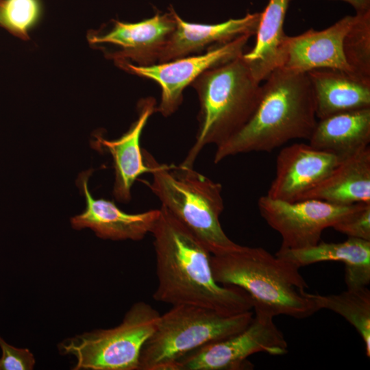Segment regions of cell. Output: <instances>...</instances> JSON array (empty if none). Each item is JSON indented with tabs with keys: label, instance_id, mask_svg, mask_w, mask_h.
Here are the masks:
<instances>
[{
	"label": "cell",
	"instance_id": "obj_1",
	"mask_svg": "<svg viewBox=\"0 0 370 370\" xmlns=\"http://www.w3.org/2000/svg\"><path fill=\"white\" fill-rule=\"evenodd\" d=\"M151 234L156 254L159 302L193 305L234 314L253 308L250 296L242 288L217 283L211 267L212 254L184 225L161 206Z\"/></svg>",
	"mask_w": 370,
	"mask_h": 370
},
{
	"label": "cell",
	"instance_id": "obj_2",
	"mask_svg": "<svg viewBox=\"0 0 370 370\" xmlns=\"http://www.w3.org/2000/svg\"><path fill=\"white\" fill-rule=\"evenodd\" d=\"M317 119L306 73L282 67L261 85L258 104L247 122L217 147L214 162L250 152H271L295 139L310 138Z\"/></svg>",
	"mask_w": 370,
	"mask_h": 370
},
{
	"label": "cell",
	"instance_id": "obj_3",
	"mask_svg": "<svg viewBox=\"0 0 370 370\" xmlns=\"http://www.w3.org/2000/svg\"><path fill=\"white\" fill-rule=\"evenodd\" d=\"M211 267L217 283L247 293L254 311L295 319L307 318L317 311L299 268L262 247L238 245L212 254Z\"/></svg>",
	"mask_w": 370,
	"mask_h": 370
},
{
	"label": "cell",
	"instance_id": "obj_4",
	"mask_svg": "<svg viewBox=\"0 0 370 370\" xmlns=\"http://www.w3.org/2000/svg\"><path fill=\"white\" fill-rule=\"evenodd\" d=\"M242 55L206 71L192 83L199 102L198 129L195 143L181 164L193 167L206 145L217 147L226 141L255 111L261 84Z\"/></svg>",
	"mask_w": 370,
	"mask_h": 370
},
{
	"label": "cell",
	"instance_id": "obj_5",
	"mask_svg": "<svg viewBox=\"0 0 370 370\" xmlns=\"http://www.w3.org/2000/svg\"><path fill=\"white\" fill-rule=\"evenodd\" d=\"M143 153L152 174V182L146 184L161 206L196 236L212 254L223 253L238 245L221 225L219 218L224 209L221 184L193 167L162 164L145 149Z\"/></svg>",
	"mask_w": 370,
	"mask_h": 370
},
{
	"label": "cell",
	"instance_id": "obj_6",
	"mask_svg": "<svg viewBox=\"0 0 370 370\" xmlns=\"http://www.w3.org/2000/svg\"><path fill=\"white\" fill-rule=\"evenodd\" d=\"M251 310L224 314L193 305H177L160 314L140 352L139 370H175L187 354L206 344L236 334L251 322Z\"/></svg>",
	"mask_w": 370,
	"mask_h": 370
},
{
	"label": "cell",
	"instance_id": "obj_7",
	"mask_svg": "<svg viewBox=\"0 0 370 370\" xmlns=\"http://www.w3.org/2000/svg\"><path fill=\"white\" fill-rule=\"evenodd\" d=\"M160 317L150 304L138 301L116 327L77 335L61 343L60 351L75 357V370H139L141 349Z\"/></svg>",
	"mask_w": 370,
	"mask_h": 370
},
{
	"label": "cell",
	"instance_id": "obj_8",
	"mask_svg": "<svg viewBox=\"0 0 370 370\" xmlns=\"http://www.w3.org/2000/svg\"><path fill=\"white\" fill-rule=\"evenodd\" d=\"M273 317L255 311L251 322L245 330L187 354L177 362L175 370L251 369L253 365L247 358L254 354H286L288 343Z\"/></svg>",
	"mask_w": 370,
	"mask_h": 370
},
{
	"label": "cell",
	"instance_id": "obj_9",
	"mask_svg": "<svg viewBox=\"0 0 370 370\" xmlns=\"http://www.w3.org/2000/svg\"><path fill=\"white\" fill-rule=\"evenodd\" d=\"M251 36L244 35L206 52L147 66L121 62L119 67L130 73L156 82L161 88L156 112L164 116L173 114L183 100V91L206 71L230 61L242 54Z\"/></svg>",
	"mask_w": 370,
	"mask_h": 370
},
{
	"label": "cell",
	"instance_id": "obj_10",
	"mask_svg": "<svg viewBox=\"0 0 370 370\" xmlns=\"http://www.w3.org/2000/svg\"><path fill=\"white\" fill-rule=\"evenodd\" d=\"M357 204L343 206L315 199L289 202L262 196L260 215L282 236L280 249H302L317 244L323 230L332 227Z\"/></svg>",
	"mask_w": 370,
	"mask_h": 370
},
{
	"label": "cell",
	"instance_id": "obj_11",
	"mask_svg": "<svg viewBox=\"0 0 370 370\" xmlns=\"http://www.w3.org/2000/svg\"><path fill=\"white\" fill-rule=\"evenodd\" d=\"M175 27L173 8L136 23L114 21L112 27L88 36L90 44L110 46L106 56L116 64L129 62L138 66L158 63L160 53Z\"/></svg>",
	"mask_w": 370,
	"mask_h": 370
},
{
	"label": "cell",
	"instance_id": "obj_12",
	"mask_svg": "<svg viewBox=\"0 0 370 370\" xmlns=\"http://www.w3.org/2000/svg\"><path fill=\"white\" fill-rule=\"evenodd\" d=\"M341 160L334 155L296 143L283 147L276 159L269 197L293 202L321 182Z\"/></svg>",
	"mask_w": 370,
	"mask_h": 370
},
{
	"label": "cell",
	"instance_id": "obj_13",
	"mask_svg": "<svg viewBox=\"0 0 370 370\" xmlns=\"http://www.w3.org/2000/svg\"><path fill=\"white\" fill-rule=\"evenodd\" d=\"M354 20V15H347L326 29H310L297 36H286L281 67L301 73L320 69L352 72L343 45Z\"/></svg>",
	"mask_w": 370,
	"mask_h": 370
},
{
	"label": "cell",
	"instance_id": "obj_14",
	"mask_svg": "<svg viewBox=\"0 0 370 370\" xmlns=\"http://www.w3.org/2000/svg\"><path fill=\"white\" fill-rule=\"evenodd\" d=\"M90 173L89 170L79 176V185L86 197V207L82 214L71 219L74 229L88 227L98 237L112 241H138L151 232L160 217V208L129 214L119 209L112 201L94 199L87 184Z\"/></svg>",
	"mask_w": 370,
	"mask_h": 370
},
{
	"label": "cell",
	"instance_id": "obj_15",
	"mask_svg": "<svg viewBox=\"0 0 370 370\" xmlns=\"http://www.w3.org/2000/svg\"><path fill=\"white\" fill-rule=\"evenodd\" d=\"M175 27L164 47L158 63L201 53L204 50L256 32L260 12L247 13L216 24L191 23L183 20L173 8Z\"/></svg>",
	"mask_w": 370,
	"mask_h": 370
},
{
	"label": "cell",
	"instance_id": "obj_16",
	"mask_svg": "<svg viewBox=\"0 0 370 370\" xmlns=\"http://www.w3.org/2000/svg\"><path fill=\"white\" fill-rule=\"evenodd\" d=\"M156 102L153 97L142 99L138 104V118L120 138L109 140L97 136V145L112 156L115 171L113 195L123 203L131 199V189L137 178L151 169L144 160L140 140L149 117L156 112Z\"/></svg>",
	"mask_w": 370,
	"mask_h": 370
},
{
	"label": "cell",
	"instance_id": "obj_17",
	"mask_svg": "<svg viewBox=\"0 0 370 370\" xmlns=\"http://www.w3.org/2000/svg\"><path fill=\"white\" fill-rule=\"evenodd\" d=\"M317 120L370 108V78L332 69L308 72Z\"/></svg>",
	"mask_w": 370,
	"mask_h": 370
},
{
	"label": "cell",
	"instance_id": "obj_18",
	"mask_svg": "<svg viewBox=\"0 0 370 370\" xmlns=\"http://www.w3.org/2000/svg\"><path fill=\"white\" fill-rule=\"evenodd\" d=\"M275 256L298 268L324 261L345 264L347 288L367 286L370 283V241L348 237L341 243L319 242L302 249H280Z\"/></svg>",
	"mask_w": 370,
	"mask_h": 370
},
{
	"label": "cell",
	"instance_id": "obj_19",
	"mask_svg": "<svg viewBox=\"0 0 370 370\" xmlns=\"http://www.w3.org/2000/svg\"><path fill=\"white\" fill-rule=\"evenodd\" d=\"M306 199L343 206L370 203V147L341 160L302 199Z\"/></svg>",
	"mask_w": 370,
	"mask_h": 370
},
{
	"label": "cell",
	"instance_id": "obj_20",
	"mask_svg": "<svg viewBox=\"0 0 370 370\" xmlns=\"http://www.w3.org/2000/svg\"><path fill=\"white\" fill-rule=\"evenodd\" d=\"M308 141L314 149L341 160L369 147L370 108L317 120Z\"/></svg>",
	"mask_w": 370,
	"mask_h": 370
},
{
	"label": "cell",
	"instance_id": "obj_21",
	"mask_svg": "<svg viewBox=\"0 0 370 370\" xmlns=\"http://www.w3.org/2000/svg\"><path fill=\"white\" fill-rule=\"evenodd\" d=\"M289 0H269L260 12L254 47L243 53V58L255 79L261 83L283 61L284 44L286 37L284 23Z\"/></svg>",
	"mask_w": 370,
	"mask_h": 370
},
{
	"label": "cell",
	"instance_id": "obj_22",
	"mask_svg": "<svg viewBox=\"0 0 370 370\" xmlns=\"http://www.w3.org/2000/svg\"><path fill=\"white\" fill-rule=\"evenodd\" d=\"M317 310L327 309L345 319L357 330L370 357V291L366 287L347 288L339 294L308 293Z\"/></svg>",
	"mask_w": 370,
	"mask_h": 370
},
{
	"label": "cell",
	"instance_id": "obj_23",
	"mask_svg": "<svg viewBox=\"0 0 370 370\" xmlns=\"http://www.w3.org/2000/svg\"><path fill=\"white\" fill-rule=\"evenodd\" d=\"M343 53L353 73L370 78V10L356 12L343 40Z\"/></svg>",
	"mask_w": 370,
	"mask_h": 370
},
{
	"label": "cell",
	"instance_id": "obj_24",
	"mask_svg": "<svg viewBox=\"0 0 370 370\" xmlns=\"http://www.w3.org/2000/svg\"><path fill=\"white\" fill-rule=\"evenodd\" d=\"M39 15L38 0H3L0 26L13 36L25 40Z\"/></svg>",
	"mask_w": 370,
	"mask_h": 370
},
{
	"label": "cell",
	"instance_id": "obj_25",
	"mask_svg": "<svg viewBox=\"0 0 370 370\" xmlns=\"http://www.w3.org/2000/svg\"><path fill=\"white\" fill-rule=\"evenodd\" d=\"M347 237L370 241V203H358L332 227Z\"/></svg>",
	"mask_w": 370,
	"mask_h": 370
},
{
	"label": "cell",
	"instance_id": "obj_26",
	"mask_svg": "<svg viewBox=\"0 0 370 370\" xmlns=\"http://www.w3.org/2000/svg\"><path fill=\"white\" fill-rule=\"evenodd\" d=\"M2 356L0 358V370H32L36 360L28 349L17 348L8 344L0 336Z\"/></svg>",
	"mask_w": 370,
	"mask_h": 370
},
{
	"label": "cell",
	"instance_id": "obj_27",
	"mask_svg": "<svg viewBox=\"0 0 370 370\" xmlns=\"http://www.w3.org/2000/svg\"><path fill=\"white\" fill-rule=\"evenodd\" d=\"M291 0H289L291 1ZM351 5L356 12H365L370 10V0H341Z\"/></svg>",
	"mask_w": 370,
	"mask_h": 370
},
{
	"label": "cell",
	"instance_id": "obj_28",
	"mask_svg": "<svg viewBox=\"0 0 370 370\" xmlns=\"http://www.w3.org/2000/svg\"><path fill=\"white\" fill-rule=\"evenodd\" d=\"M3 2V0H0V20H1V12Z\"/></svg>",
	"mask_w": 370,
	"mask_h": 370
}]
</instances>
